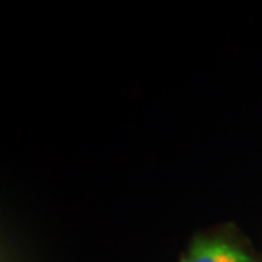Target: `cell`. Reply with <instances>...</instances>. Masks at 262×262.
<instances>
[{"mask_svg":"<svg viewBox=\"0 0 262 262\" xmlns=\"http://www.w3.org/2000/svg\"><path fill=\"white\" fill-rule=\"evenodd\" d=\"M182 262H252V258L229 241L198 237Z\"/></svg>","mask_w":262,"mask_h":262,"instance_id":"1","label":"cell"}]
</instances>
